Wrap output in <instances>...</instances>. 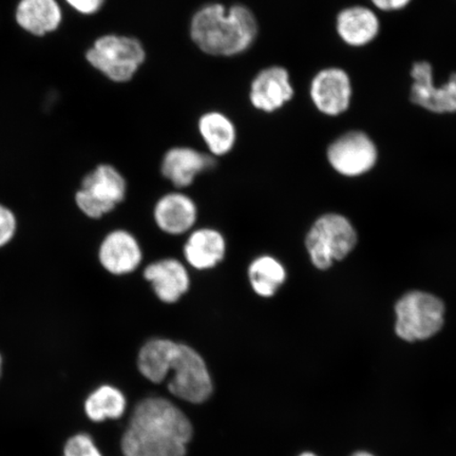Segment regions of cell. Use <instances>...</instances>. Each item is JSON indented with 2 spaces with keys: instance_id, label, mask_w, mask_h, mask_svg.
Segmentation results:
<instances>
[{
  "instance_id": "cell-10",
  "label": "cell",
  "mask_w": 456,
  "mask_h": 456,
  "mask_svg": "<svg viewBox=\"0 0 456 456\" xmlns=\"http://www.w3.org/2000/svg\"><path fill=\"white\" fill-rule=\"evenodd\" d=\"M100 265L113 276H126L138 270L142 249L138 239L126 230L108 232L100 244Z\"/></svg>"
},
{
  "instance_id": "cell-22",
  "label": "cell",
  "mask_w": 456,
  "mask_h": 456,
  "mask_svg": "<svg viewBox=\"0 0 456 456\" xmlns=\"http://www.w3.org/2000/svg\"><path fill=\"white\" fill-rule=\"evenodd\" d=\"M62 456H102L93 438L85 433L73 436L65 444Z\"/></svg>"
},
{
  "instance_id": "cell-24",
  "label": "cell",
  "mask_w": 456,
  "mask_h": 456,
  "mask_svg": "<svg viewBox=\"0 0 456 456\" xmlns=\"http://www.w3.org/2000/svg\"><path fill=\"white\" fill-rule=\"evenodd\" d=\"M105 0H66V3L77 12L93 15L101 10Z\"/></svg>"
},
{
  "instance_id": "cell-4",
  "label": "cell",
  "mask_w": 456,
  "mask_h": 456,
  "mask_svg": "<svg viewBox=\"0 0 456 456\" xmlns=\"http://www.w3.org/2000/svg\"><path fill=\"white\" fill-rule=\"evenodd\" d=\"M127 181L117 167L100 164L82 180L76 193L77 207L90 219L110 214L127 196Z\"/></svg>"
},
{
  "instance_id": "cell-11",
  "label": "cell",
  "mask_w": 456,
  "mask_h": 456,
  "mask_svg": "<svg viewBox=\"0 0 456 456\" xmlns=\"http://www.w3.org/2000/svg\"><path fill=\"white\" fill-rule=\"evenodd\" d=\"M310 94L319 111L330 117L339 116L350 106L351 79L340 68H327L313 78Z\"/></svg>"
},
{
  "instance_id": "cell-6",
  "label": "cell",
  "mask_w": 456,
  "mask_h": 456,
  "mask_svg": "<svg viewBox=\"0 0 456 456\" xmlns=\"http://www.w3.org/2000/svg\"><path fill=\"white\" fill-rule=\"evenodd\" d=\"M305 244L313 265L319 270H327L335 260L344 259L354 248L356 232L345 216L326 215L313 225Z\"/></svg>"
},
{
  "instance_id": "cell-16",
  "label": "cell",
  "mask_w": 456,
  "mask_h": 456,
  "mask_svg": "<svg viewBox=\"0 0 456 456\" xmlns=\"http://www.w3.org/2000/svg\"><path fill=\"white\" fill-rule=\"evenodd\" d=\"M227 253L226 239L220 231L202 227L192 231L183 248L185 262L197 271H209L224 260Z\"/></svg>"
},
{
  "instance_id": "cell-21",
  "label": "cell",
  "mask_w": 456,
  "mask_h": 456,
  "mask_svg": "<svg viewBox=\"0 0 456 456\" xmlns=\"http://www.w3.org/2000/svg\"><path fill=\"white\" fill-rule=\"evenodd\" d=\"M126 398L111 386H102L86 399L85 413L94 423L122 418L126 410Z\"/></svg>"
},
{
  "instance_id": "cell-7",
  "label": "cell",
  "mask_w": 456,
  "mask_h": 456,
  "mask_svg": "<svg viewBox=\"0 0 456 456\" xmlns=\"http://www.w3.org/2000/svg\"><path fill=\"white\" fill-rule=\"evenodd\" d=\"M396 334L413 342L432 338L444 324V306L435 296L423 292L404 295L397 302Z\"/></svg>"
},
{
  "instance_id": "cell-3",
  "label": "cell",
  "mask_w": 456,
  "mask_h": 456,
  "mask_svg": "<svg viewBox=\"0 0 456 456\" xmlns=\"http://www.w3.org/2000/svg\"><path fill=\"white\" fill-rule=\"evenodd\" d=\"M192 41L205 53L232 56L247 51L258 34V24L252 11L244 5L208 4L193 16Z\"/></svg>"
},
{
  "instance_id": "cell-25",
  "label": "cell",
  "mask_w": 456,
  "mask_h": 456,
  "mask_svg": "<svg viewBox=\"0 0 456 456\" xmlns=\"http://www.w3.org/2000/svg\"><path fill=\"white\" fill-rule=\"evenodd\" d=\"M375 7L380 10L387 11H398L406 8L407 5L411 3V0H372Z\"/></svg>"
},
{
  "instance_id": "cell-18",
  "label": "cell",
  "mask_w": 456,
  "mask_h": 456,
  "mask_svg": "<svg viewBox=\"0 0 456 456\" xmlns=\"http://www.w3.org/2000/svg\"><path fill=\"white\" fill-rule=\"evenodd\" d=\"M340 38L352 47H362L379 36L380 22L372 10L361 5L342 10L336 20Z\"/></svg>"
},
{
  "instance_id": "cell-20",
  "label": "cell",
  "mask_w": 456,
  "mask_h": 456,
  "mask_svg": "<svg viewBox=\"0 0 456 456\" xmlns=\"http://www.w3.org/2000/svg\"><path fill=\"white\" fill-rule=\"evenodd\" d=\"M250 288L260 297L270 298L278 292L287 281L284 266L272 256H260L248 269Z\"/></svg>"
},
{
  "instance_id": "cell-14",
  "label": "cell",
  "mask_w": 456,
  "mask_h": 456,
  "mask_svg": "<svg viewBox=\"0 0 456 456\" xmlns=\"http://www.w3.org/2000/svg\"><path fill=\"white\" fill-rule=\"evenodd\" d=\"M153 220L159 230L167 235H184L197 224V204L183 192H168L159 198L153 208Z\"/></svg>"
},
{
  "instance_id": "cell-1",
  "label": "cell",
  "mask_w": 456,
  "mask_h": 456,
  "mask_svg": "<svg viewBox=\"0 0 456 456\" xmlns=\"http://www.w3.org/2000/svg\"><path fill=\"white\" fill-rule=\"evenodd\" d=\"M190 419L175 403L150 397L136 404L122 437L125 456H186L191 441Z\"/></svg>"
},
{
  "instance_id": "cell-26",
  "label": "cell",
  "mask_w": 456,
  "mask_h": 456,
  "mask_svg": "<svg viewBox=\"0 0 456 456\" xmlns=\"http://www.w3.org/2000/svg\"><path fill=\"white\" fill-rule=\"evenodd\" d=\"M3 370H4V359H3L2 354H0V379H2Z\"/></svg>"
},
{
  "instance_id": "cell-19",
  "label": "cell",
  "mask_w": 456,
  "mask_h": 456,
  "mask_svg": "<svg viewBox=\"0 0 456 456\" xmlns=\"http://www.w3.org/2000/svg\"><path fill=\"white\" fill-rule=\"evenodd\" d=\"M198 128L209 155L214 158L228 155L236 145L235 125L224 114L220 112L205 113L199 119Z\"/></svg>"
},
{
  "instance_id": "cell-2",
  "label": "cell",
  "mask_w": 456,
  "mask_h": 456,
  "mask_svg": "<svg viewBox=\"0 0 456 456\" xmlns=\"http://www.w3.org/2000/svg\"><path fill=\"white\" fill-rule=\"evenodd\" d=\"M138 368L153 384L168 378L171 395L191 403L207 402L213 381L204 359L191 346L167 338L147 341L139 352Z\"/></svg>"
},
{
  "instance_id": "cell-23",
  "label": "cell",
  "mask_w": 456,
  "mask_h": 456,
  "mask_svg": "<svg viewBox=\"0 0 456 456\" xmlns=\"http://www.w3.org/2000/svg\"><path fill=\"white\" fill-rule=\"evenodd\" d=\"M16 232V216L9 208L0 204V248L13 240Z\"/></svg>"
},
{
  "instance_id": "cell-28",
  "label": "cell",
  "mask_w": 456,
  "mask_h": 456,
  "mask_svg": "<svg viewBox=\"0 0 456 456\" xmlns=\"http://www.w3.org/2000/svg\"><path fill=\"white\" fill-rule=\"evenodd\" d=\"M300 456H316V455L313 454V453H304V454H301Z\"/></svg>"
},
{
  "instance_id": "cell-27",
  "label": "cell",
  "mask_w": 456,
  "mask_h": 456,
  "mask_svg": "<svg viewBox=\"0 0 456 456\" xmlns=\"http://www.w3.org/2000/svg\"><path fill=\"white\" fill-rule=\"evenodd\" d=\"M353 456H374V455L367 453V452H357Z\"/></svg>"
},
{
  "instance_id": "cell-9",
  "label": "cell",
  "mask_w": 456,
  "mask_h": 456,
  "mask_svg": "<svg viewBox=\"0 0 456 456\" xmlns=\"http://www.w3.org/2000/svg\"><path fill=\"white\" fill-rule=\"evenodd\" d=\"M329 161L341 175L354 176L374 167L378 151L372 140L361 131H352L336 140L329 148Z\"/></svg>"
},
{
  "instance_id": "cell-12",
  "label": "cell",
  "mask_w": 456,
  "mask_h": 456,
  "mask_svg": "<svg viewBox=\"0 0 456 456\" xmlns=\"http://www.w3.org/2000/svg\"><path fill=\"white\" fill-rule=\"evenodd\" d=\"M142 276L163 304H176L191 289L190 272L178 259L164 258L152 262L145 267Z\"/></svg>"
},
{
  "instance_id": "cell-15",
  "label": "cell",
  "mask_w": 456,
  "mask_h": 456,
  "mask_svg": "<svg viewBox=\"0 0 456 456\" xmlns=\"http://www.w3.org/2000/svg\"><path fill=\"white\" fill-rule=\"evenodd\" d=\"M294 89L289 72L282 67H270L256 76L250 87L249 99L256 110L273 112L292 100Z\"/></svg>"
},
{
  "instance_id": "cell-8",
  "label": "cell",
  "mask_w": 456,
  "mask_h": 456,
  "mask_svg": "<svg viewBox=\"0 0 456 456\" xmlns=\"http://www.w3.org/2000/svg\"><path fill=\"white\" fill-rule=\"evenodd\" d=\"M413 83L410 99L415 105L435 113L456 112V72L449 81L437 87L433 68L428 61H416L412 66Z\"/></svg>"
},
{
  "instance_id": "cell-13",
  "label": "cell",
  "mask_w": 456,
  "mask_h": 456,
  "mask_svg": "<svg viewBox=\"0 0 456 456\" xmlns=\"http://www.w3.org/2000/svg\"><path fill=\"white\" fill-rule=\"evenodd\" d=\"M216 158L191 147H174L165 153L161 174L176 188L190 187L197 176L213 169Z\"/></svg>"
},
{
  "instance_id": "cell-5",
  "label": "cell",
  "mask_w": 456,
  "mask_h": 456,
  "mask_svg": "<svg viewBox=\"0 0 456 456\" xmlns=\"http://www.w3.org/2000/svg\"><path fill=\"white\" fill-rule=\"evenodd\" d=\"M86 59L111 81L125 83L134 77L144 62L145 51L134 37L105 36L96 39Z\"/></svg>"
},
{
  "instance_id": "cell-17",
  "label": "cell",
  "mask_w": 456,
  "mask_h": 456,
  "mask_svg": "<svg viewBox=\"0 0 456 456\" xmlns=\"http://www.w3.org/2000/svg\"><path fill=\"white\" fill-rule=\"evenodd\" d=\"M14 17L22 31L44 37L59 30L62 11L57 0H20Z\"/></svg>"
}]
</instances>
